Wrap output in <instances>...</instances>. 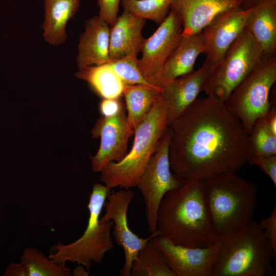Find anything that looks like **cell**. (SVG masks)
<instances>
[{"instance_id": "6da1fadb", "label": "cell", "mask_w": 276, "mask_h": 276, "mask_svg": "<svg viewBox=\"0 0 276 276\" xmlns=\"http://www.w3.org/2000/svg\"><path fill=\"white\" fill-rule=\"evenodd\" d=\"M168 127L170 168L185 180L236 172L252 155L249 134L213 96L197 98Z\"/></svg>"}, {"instance_id": "7a4b0ae2", "label": "cell", "mask_w": 276, "mask_h": 276, "mask_svg": "<svg viewBox=\"0 0 276 276\" xmlns=\"http://www.w3.org/2000/svg\"><path fill=\"white\" fill-rule=\"evenodd\" d=\"M157 231L173 243L184 246L205 247L216 242L202 181L186 180L165 195L157 212Z\"/></svg>"}, {"instance_id": "3957f363", "label": "cell", "mask_w": 276, "mask_h": 276, "mask_svg": "<svg viewBox=\"0 0 276 276\" xmlns=\"http://www.w3.org/2000/svg\"><path fill=\"white\" fill-rule=\"evenodd\" d=\"M204 200L216 237L237 232L250 223L257 205L258 188L236 172L202 181Z\"/></svg>"}, {"instance_id": "277c9868", "label": "cell", "mask_w": 276, "mask_h": 276, "mask_svg": "<svg viewBox=\"0 0 276 276\" xmlns=\"http://www.w3.org/2000/svg\"><path fill=\"white\" fill-rule=\"evenodd\" d=\"M217 259L211 276H273L274 251L253 220L242 229L216 237Z\"/></svg>"}, {"instance_id": "5b68a950", "label": "cell", "mask_w": 276, "mask_h": 276, "mask_svg": "<svg viewBox=\"0 0 276 276\" xmlns=\"http://www.w3.org/2000/svg\"><path fill=\"white\" fill-rule=\"evenodd\" d=\"M168 127L167 108L160 94L134 129L129 152L121 160L110 163L101 171V181L110 189L135 187Z\"/></svg>"}, {"instance_id": "8992f818", "label": "cell", "mask_w": 276, "mask_h": 276, "mask_svg": "<svg viewBox=\"0 0 276 276\" xmlns=\"http://www.w3.org/2000/svg\"><path fill=\"white\" fill-rule=\"evenodd\" d=\"M111 189L100 183H95L87 205L89 217L82 235L68 244L58 243L49 251V257L56 263L69 261L84 266L89 271L93 263H100L105 255L114 246L111 235V220L100 222V215Z\"/></svg>"}, {"instance_id": "52a82bcc", "label": "cell", "mask_w": 276, "mask_h": 276, "mask_svg": "<svg viewBox=\"0 0 276 276\" xmlns=\"http://www.w3.org/2000/svg\"><path fill=\"white\" fill-rule=\"evenodd\" d=\"M276 81V56L263 57L238 84L225 104L249 134L256 121L271 106V89Z\"/></svg>"}, {"instance_id": "ba28073f", "label": "cell", "mask_w": 276, "mask_h": 276, "mask_svg": "<svg viewBox=\"0 0 276 276\" xmlns=\"http://www.w3.org/2000/svg\"><path fill=\"white\" fill-rule=\"evenodd\" d=\"M261 51L245 29L210 71L203 91L225 102L238 84L262 58Z\"/></svg>"}, {"instance_id": "9c48e42d", "label": "cell", "mask_w": 276, "mask_h": 276, "mask_svg": "<svg viewBox=\"0 0 276 276\" xmlns=\"http://www.w3.org/2000/svg\"><path fill=\"white\" fill-rule=\"evenodd\" d=\"M170 131L168 127L142 173L136 187L143 195L149 231H157V215L165 195L180 187L186 180L171 170L169 149Z\"/></svg>"}, {"instance_id": "30bf717a", "label": "cell", "mask_w": 276, "mask_h": 276, "mask_svg": "<svg viewBox=\"0 0 276 276\" xmlns=\"http://www.w3.org/2000/svg\"><path fill=\"white\" fill-rule=\"evenodd\" d=\"M134 197V192L130 189L110 191L103 208L105 213L100 218V222L113 221V236L116 243L124 252L125 263L120 271L122 276H130L131 265L139 252L152 238L159 235L157 231L146 238H142L132 232L128 227L127 211Z\"/></svg>"}, {"instance_id": "8fae6325", "label": "cell", "mask_w": 276, "mask_h": 276, "mask_svg": "<svg viewBox=\"0 0 276 276\" xmlns=\"http://www.w3.org/2000/svg\"><path fill=\"white\" fill-rule=\"evenodd\" d=\"M133 132L124 105L117 114L99 118L91 130L93 138L100 139L98 152L90 156L93 171L101 172L110 163L121 160L127 153L128 140Z\"/></svg>"}, {"instance_id": "7c38bea8", "label": "cell", "mask_w": 276, "mask_h": 276, "mask_svg": "<svg viewBox=\"0 0 276 276\" xmlns=\"http://www.w3.org/2000/svg\"><path fill=\"white\" fill-rule=\"evenodd\" d=\"M182 32L180 17L170 10L155 32L144 39L138 66L143 75L152 84L159 85L156 78L172 52L178 44Z\"/></svg>"}, {"instance_id": "4fadbf2b", "label": "cell", "mask_w": 276, "mask_h": 276, "mask_svg": "<svg viewBox=\"0 0 276 276\" xmlns=\"http://www.w3.org/2000/svg\"><path fill=\"white\" fill-rule=\"evenodd\" d=\"M251 8L231 9L216 16L202 30L210 71L222 60L226 52L245 29Z\"/></svg>"}, {"instance_id": "5bb4252c", "label": "cell", "mask_w": 276, "mask_h": 276, "mask_svg": "<svg viewBox=\"0 0 276 276\" xmlns=\"http://www.w3.org/2000/svg\"><path fill=\"white\" fill-rule=\"evenodd\" d=\"M154 241L167 263L176 276H211L217 259L218 246L190 247L177 245L158 235Z\"/></svg>"}, {"instance_id": "9a60e30c", "label": "cell", "mask_w": 276, "mask_h": 276, "mask_svg": "<svg viewBox=\"0 0 276 276\" xmlns=\"http://www.w3.org/2000/svg\"><path fill=\"white\" fill-rule=\"evenodd\" d=\"M210 72V62L206 58L198 69L162 85L161 96L166 106L168 125L197 98L203 90Z\"/></svg>"}, {"instance_id": "2e32d148", "label": "cell", "mask_w": 276, "mask_h": 276, "mask_svg": "<svg viewBox=\"0 0 276 276\" xmlns=\"http://www.w3.org/2000/svg\"><path fill=\"white\" fill-rule=\"evenodd\" d=\"M243 0H173L170 10L176 13L182 24L181 36L199 32L217 15L241 7Z\"/></svg>"}, {"instance_id": "e0dca14e", "label": "cell", "mask_w": 276, "mask_h": 276, "mask_svg": "<svg viewBox=\"0 0 276 276\" xmlns=\"http://www.w3.org/2000/svg\"><path fill=\"white\" fill-rule=\"evenodd\" d=\"M110 26L99 16L85 22V31L79 37L76 58L78 69L101 65L110 61L109 55Z\"/></svg>"}, {"instance_id": "ac0fdd59", "label": "cell", "mask_w": 276, "mask_h": 276, "mask_svg": "<svg viewBox=\"0 0 276 276\" xmlns=\"http://www.w3.org/2000/svg\"><path fill=\"white\" fill-rule=\"evenodd\" d=\"M146 19L124 10L110 26L109 55L110 60L141 52L144 38L142 29Z\"/></svg>"}, {"instance_id": "d6986e66", "label": "cell", "mask_w": 276, "mask_h": 276, "mask_svg": "<svg viewBox=\"0 0 276 276\" xmlns=\"http://www.w3.org/2000/svg\"><path fill=\"white\" fill-rule=\"evenodd\" d=\"M204 51L202 31L189 36H181L157 77V83L162 87L165 83L193 71L197 57Z\"/></svg>"}, {"instance_id": "ffe728a7", "label": "cell", "mask_w": 276, "mask_h": 276, "mask_svg": "<svg viewBox=\"0 0 276 276\" xmlns=\"http://www.w3.org/2000/svg\"><path fill=\"white\" fill-rule=\"evenodd\" d=\"M245 29L252 36L263 57L275 55L276 0H260L251 8Z\"/></svg>"}, {"instance_id": "44dd1931", "label": "cell", "mask_w": 276, "mask_h": 276, "mask_svg": "<svg viewBox=\"0 0 276 276\" xmlns=\"http://www.w3.org/2000/svg\"><path fill=\"white\" fill-rule=\"evenodd\" d=\"M80 4V0H44V17L41 28L46 42L54 46L65 42L66 24L78 11Z\"/></svg>"}, {"instance_id": "7402d4cb", "label": "cell", "mask_w": 276, "mask_h": 276, "mask_svg": "<svg viewBox=\"0 0 276 276\" xmlns=\"http://www.w3.org/2000/svg\"><path fill=\"white\" fill-rule=\"evenodd\" d=\"M162 91V87L125 84L123 96L125 101L127 119L133 131L150 111Z\"/></svg>"}, {"instance_id": "603a6c76", "label": "cell", "mask_w": 276, "mask_h": 276, "mask_svg": "<svg viewBox=\"0 0 276 276\" xmlns=\"http://www.w3.org/2000/svg\"><path fill=\"white\" fill-rule=\"evenodd\" d=\"M75 76L87 82L103 99L121 97L125 83L107 63L79 69Z\"/></svg>"}, {"instance_id": "cb8c5ba5", "label": "cell", "mask_w": 276, "mask_h": 276, "mask_svg": "<svg viewBox=\"0 0 276 276\" xmlns=\"http://www.w3.org/2000/svg\"><path fill=\"white\" fill-rule=\"evenodd\" d=\"M130 276L176 275L169 267L164 254L153 237L139 252L133 261Z\"/></svg>"}, {"instance_id": "d4e9b609", "label": "cell", "mask_w": 276, "mask_h": 276, "mask_svg": "<svg viewBox=\"0 0 276 276\" xmlns=\"http://www.w3.org/2000/svg\"><path fill=\"white\" fill-rule=\"evenodd\" d=\"M20 260L25 265L28 276H71L72 271L65 263H56L39 250L26 248Z\"/></svg>"}, {"instance_id": "484cf974", "label": "cell", "mask_w": 276, "mask_h": 276, "mask_svg": "<svg viewBox=\"0 0 276 276\" xmlns=\"http://www.w3.org/2000/svg\"><path fill=\"white\" fill-rule=\"evenodd\" d=\"M173 0H122L124 10L160 25L170 11Z\"/></svg>"}, {"instance_id": "4316f807", "label": "cell", "mask_w": 276, "mask_h": 276, "mask_svg": "<svg viewBox=\"0 0 276 276\" xmlns=\"http://www.w3.org/2000/svg\"><path fill=\"white\" fill-rule=\"evenodd\" d=\"M249 136L252 155H276V135L268 127L265 116L256 121Z\"/></svg>"}, {"instance_id": "83f0119b", "label": "cell", "mask_w": 276, "mask_h": 276, "mask_svg": "<svg viewBox=\"0 0 276 276\" xmlns=\"http://www.w3.org/2000/svg\"><path fill=\"white\" fill-rule=\"evenodd\" d=\"M137 55L130 54L110 60L107 63L120 77L125 84H141L162 87L151 83L142 74L138 66Z\"/></svg>"}, {"instance_id": "f1b7e54d", "label": "cell", "mask_w": 276, "mask_h": 276, "mask_svg": "<svg viewBox=\"0 0 276 276\" xmlns=\"http://www.w3.org/2000/svg\"><path fill=\"white\" fill-rule=\"evenodd\" d=\"M248 163L258 167L276 186V155L268 156L252 155Z\"/></svg>"}, {"instance_id": "f546056e", "label": "cell", "mask_w": 276, "mask_h": 276, "mask_svg": "<svg viewBox=\"0 0 276 276\" xmlns=\"http://www.w3.org/2000/svg\"><path fill=\"white\" fill-rule=\"evenodd\" d=\"M122 0H97L99 16L110 26L115 22Z\"/></svg>"}, {"instance_id": "4dcf8cb0", "label": "cell", "mask_w": 276, "mask_h": 276, "mask_svg": "<svg viewBox=\"0 0 276 276\" xmlns=\"http://www.w3.org/2000/svg\"><path fill=\"white\" fill-rule=\"evenodd\" d=\"M258 223V222H257ZM263 235L276 251V205H274L270 215L261 219L258 223Z\"/></svg>"}, {"instance_id": "1f68e13d", "label": "cell", "mask_w": 276, "mask_h": 276, "mask_svg": "<svg viewBox=\"0 0 276 276\" xmlns=\"http://www.w3.org/2000/svg\"><path fill=\"white\" fill-rule=\"evenodd\" d=\"M123 105L121 97L103 99L100 104L99 109L102 116L111 117L117 114Z\"/></svg>"}, {"instance_id": "d6a6232c", "label": "cell", "mask_w": 276, "mask_h": 276, "mask_svg": "<svg viewBox=\"0 0 276 276\" xmlns=\"http://www.w3.org/2000/svg\"><path fill=\"white\" fill-rule=\"evenodd\" d=\"M2 275L28 276V271L25 264L20 260L18 263H10Z\"/></svg>"}, {"instance_id": "836d02e7", "label": "cell", "mask_w": 276, "mask_h": 276, "mask_svg": "<svg viewBox=\"0 0 276 276\" xmlns=\"http://www.w3.org/2000/svg\"><path fill=\"white\" fill-rule=\"evenodd\" d=\"M266 122L270 130L276 135V108L272 105L265 115Z\"/></svg>"}, {"instance_id": "e575fe53", "label": "cell", "mask_w": 276, "mask_h": 276, "mask_svg": "<svg viewBox=\"0 0 276 276\" xmlns=\"http://www.w3.org/2000/svg\"><path fill=\"white\" fill-rule=\"evenodd\" d=\"M73 275L87 276L88 275V270L85 269V267L81 265H78L72 272Z\"/></svg>"}, {"instance_id": "d590c367", "label": "cell", "mask_w": 276, "mask_h": 276, "mask_svg": "<svg viewBox=\"0 0 276 276\" xmlns=\"http://www.w3.org/2000/svg\"><path fill=\"white\" fill-rule=\"evenodd\" d=\"M260 0H243L241 8L244 9H248L252 8L257 4Z\"/></svg>"}]
</instances>
